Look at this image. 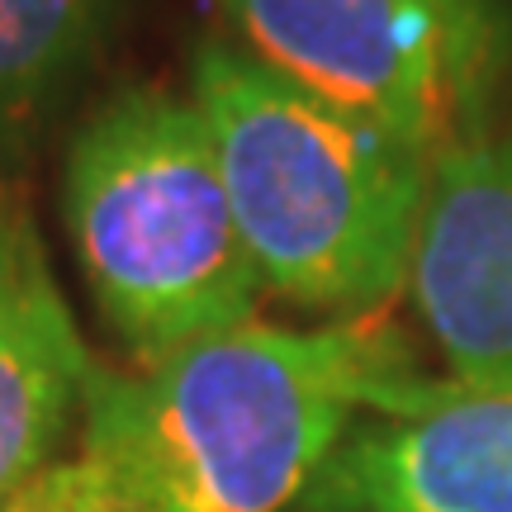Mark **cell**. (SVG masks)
Instances as JSON below:
<instances>
[{
	"label": "cell",
	"instance_id": "8992f818",
	"mask_svg": "<svg viewBox=\"0 0 512 512\" xmlns=\"http://www.w3.org/2000/svg\"><path fill=\"white\" fill-rule=\"evenodd\" d=\"M290 512H512V394L437 380L408 413H370Z\"/></svg>",
	"mask_w": 512,
	"mask_h": 512
},
{
	"label": "cell",
	"instance_id": "ba28073f",
	"mask_svg": "<svg viewBox=\"0 0 512 512\" xmlns=\"http://www.w3.org/2000/svg\"><path fill=\"white\" fill-rule=\"evenodd\" d=\"M119 0H0V152H19L105 48Z\"/></svg>",
	"mask_w": 512,
	"mask_h": 512
},
{
	"label": "cell",
	"instance_id": "7a4b0ae2",
	"mask_svg": "<svg viewBox=\"0 0 512 512\" xmlns=\"http://www.w3.org/2000/svg\"><path fill=\"white\" fill-rule=\"evenodd\" d=\"M190 100L266 290L332 318H370L408 290L432 181L427 152L228 38L195 48Z\"/></svg>",
	"mask_w": 512,
	"mask_h": 512
},
{
	"label": "cell",
	"instance_id": "6da1fadb",
	"mask_svg": "<svg viewBox=\"0 0 512 512\" xmlns=\"http://www.w3.org/2000/svg\"><path fill=\"white\" fill-rule=\"evenodd\" d=\"M432 384L375 313L252 318L138 370L95 361L76 456L105 512H285L351 422L408 413Z\"/></svg>",
	"mask_w": 512,
	"mask_h": 512
},
{
	"label": "cell",
	"instance_id": "9c48e42d",
	"mask_svg": "<svg viewBox=\"0 0 512 512\" xmlns=\"http://www.w3.org/2000/svg\"><path fill=\"white\" fill-rule=\"evenodd\" d=\"M0 512H105V503H100L91 465L72 451V456H57L53 465H43L19 489H10L0 498Z\"/></svg>",
	"mask_w": 512,
	"mask_h": 512
},
{
	"label": "cell",
	"instance_id": "5b68a950",
	"mask_svg": "<svg viewBox=\"0 0 512 512\" xmlns=\"http://www.w3.org/2000/svg\"><path fill=\"white\" fill-rule=\"evenodd\" d=\"M408 294L446 380L512 394V133H479L432 162Z\"/></svg>",
	"mask_w": 512,
	"mask_h": 512
},
{
	"label": "cell",
	"instance_id": "3957f363",
	"mask_svg": "<svg viewBox=\"0 0 512 512\" xmlns=\"http://www.w3.org/2000/svg\"><path fill=\"white\" fill-rule=\"evenodd\" d=\"M62 219L95 309L138 366L256 318L266 285L195 100L114 91L67 147Z\"/></svg>",
	"mask_w": 512,
	"mask_h": 512
},
{
	"label": "cell",
	"instance_id": "277c9868",
	"mask_svg": "<svg viewBox=\"0 0 512 512\" xmlns=\"http://www.w3.org/2000/svg\"><path fill=\"white\" fill-rule=\"evenodd\" d=\"M252 57L437 162L512 76V0H214Z\"/></svg>",
	"mask_w": 512,
	"mask_h": 512
},
{
	"label": "cell",
	"instance_id": "52a82bcc",
	"mask_svg": "<svg viewBox=\"0 0 512 512\" xmlns=\"http://www.w3.org/2000/svg\"><path fill=\"white\" fill-rule=\"evenodd\" d=\"M91 370L34 214L0 185V498L62 456Z\"/></svg>",
	"mask_w": 512,
	"mask_h": 512
}]
</instances>
